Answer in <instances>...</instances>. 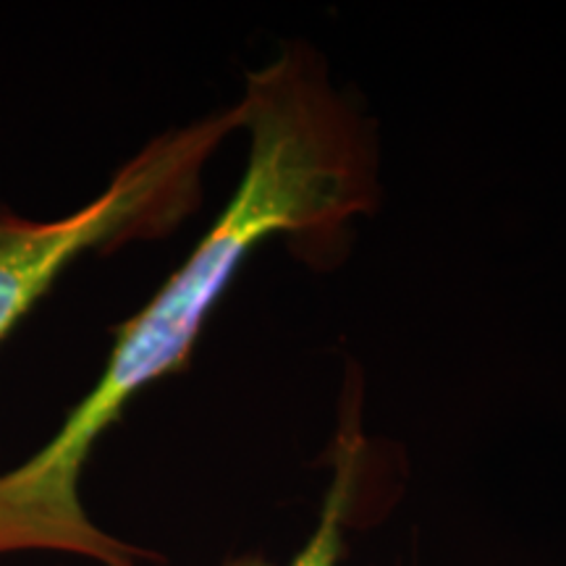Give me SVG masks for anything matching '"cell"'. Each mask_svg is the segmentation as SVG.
I'll return each mask as SVG.
<instances>
[{
  "mask_svg": "<svg viewBox=\"0 0 566 566\" xmlns=\"http://www.w3.org/2000/svg\"><path fill=\"white\" fill-rule=\"evenodd\" d=\"M239 108L250 158L226 210L160 292L118 325L101 380L59 433L0 472V556L53 551L101 566L155 558L90 520L80 483L95 443L142 388L187 367L212 307L254 247L286 233L302 252L323 258L378 200L370 134L331 87L317 55L289 51L252 71Z\"/></svg>",
  "mask_w": 566,
  "mask_h": 566,
  "instance_id": "obj_1",
  "label": "cell"
},
{
  "mask_svg": "<svg viewBox=\"0 0 566 566\" xmlns=\"http://www.w3.org/2000/svg\"><path fill=\"white\" fill-rule=\"evenodd\" d=\"M242 129L239 103L160 134L113 176L108 189L59 221H32L0 202V344L87 250L158 239L200 205L205 160Z\"/></svg>",
  "mask_w": 566,
  "mask_h": 566,
  "instance_id": "obj_2",
  "label": "cell"
},
{
  "mask_svg": "<svg viewBox=\"0 0 566 566\" xmlns=\"http://www.w3.org/2000/svg\"><path fill=\"white\" fill-rule=\"evenodd\" d=\"M354 472H357V446L349 438L342 441V451L336 454V472L334 483L325 495V504L317 520L315 533L310 535L307 546L296 554L286 566H336L338 556H342L344 543V522L349 516L352 504V488H354ZM223 566H273L263 562V558L244 556L231 558Z\"/></svg>",
  "mask_w": 566,
  "mask_h": 566,
  "instance_id": "obj_3",
  "label": "cell"
}]
</instances>
